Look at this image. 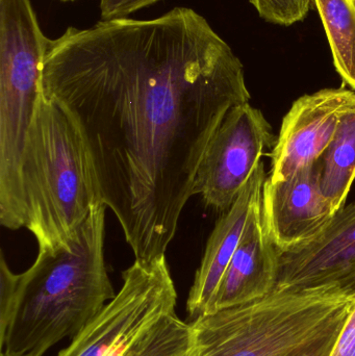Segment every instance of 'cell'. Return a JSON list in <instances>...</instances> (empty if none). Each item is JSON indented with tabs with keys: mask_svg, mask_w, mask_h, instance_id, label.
<instances>
[{
	"mask_svg": "<svg viewBox=\"0 0 355 356\" xmlns=\"http://www.w3.org/2000/svg\"><path fill=\"white\" fill-rule=\"evenodd\" d=\"M277 277L279 252L267 234L261 198L250 213L239 246L206 314L271 294L276 286Z\"/></svg>",
	"mask_w": 355,
	"mask_h": 356,
	"instance_id": "cell-10",
	"label": "cell"
},
{
	"mask_svg": "<svg viewBox=\"0 0 355 356\" xmlns=\"http://www.w3.org/2000/svg\"><path fill=\"white\" fill-rule=\"evenodd\" d=\"M354 305L339 288L273 291L194 320V356H294L341 330Z\"/></svg>",
	"mask_w": 355,
	"mask_h": 356,
	"instance_id": "cell-3",
	"label": "cell"
},
{
	"mask_svg": "<svg viewBox=\"0 0 355 356\" xmlns=\"http://www.w3.org/2000/svg\"><path fill=\"white\" fill-rule=\"evenodd\" d=\"M22 182L25 228L39 248L66 242L101 202L79 127L43 89L25 142Z\"/></svg>",
	"mask_w": 355,
	"mask_h": 356,
	"instance_id": "cell-4",
	"label": "cell"
},
{
	"mask_svg": "<svg viewBox=\"0 0 355 356\" xmlns=\"http://www.w3.org/2000/svg\"><path fill=\"white\" fill-rule=\"evenodd\" d=\"M327 31L333 63L355 91V4L352 0H314Z\"/></svg>",
	"mask_w": 355,
	"mask_h": 356,
	"instance_id": "cell-13",
	"label": "cell"
},
{
	"mask_svg": "<svg viewBox=\"0 0 355 356\" xmlns=\"http://www.w3.org/2000/svg\"><path fill=\"white\" fill-rule=\"evenodd\" d=\"M122 280L115 298L56 356H119L158 319L175 314L177 293L166 255L135 259Z\"/></svg>",
	"mask_w": 355,
	"mask_h": 356,
	"instance_id": "cell-5",
	"label": "cell"
},
{
	"mask_svg": "<svg viewBox=\"0 0 355 356\" xmlns=\"http://www.w3.org/2000/svg\"><path fill=\"white\" fill-rule=\"evenodd\" d=\"M60 1H65V2H67V1H74V0H60Z\"/></svg>",
	"mask_w": 355,
	"mask_h": 356,
	"instance_id": "cell-21",
	"label": "cell"
},
{
	"mask_svg": "<svg viewBox=\"0 0 355 356\" xmlns=\"http://www.w3.org/2000/svg\"><path fill=\"white\" fill-rule=\"evenodd\" d=\"M1 356H6V355H1Z\"/></svg>",
	"mask_w": 355,
	"mask_h": 356,
	"instance_id": "cell-23",
	"label": "cell"
},
{
	"mask_svg": "<svg viewBox=\"0 0 355 356\" xmlns=\"http://www.w3.org/2000/svg\"><path fill=\"white\" fill-rule=\"evenodd\" d=\"M18 274L10 271L3 252L0 257V338L6 334L16 302Z\"/></svg>",
	"mask_w": 355,
	"mask_h": 356,
	"instance_id": "cell-16",
	"label": "cell"
},
{
	"mask_svg": "<svg viewBox=\"0 0 355 356\" xmlns=\"http://www.w3.org/2000/svg\"><path fill=\"white\" fill-rule=\"evenodd\" d=\"M183 356H194V349L191 351V353H188V355H183Z\"/></svg>",
	"mask_w": 355,
	"mask_h": 356,
	"instance_id": "cell-20",
	"label": "cell"
},
{
	"mask_svg": "<svg viewBox=\"0 0 355 356\" xmlns=\"http://www.w3.org/2000/svg\"><path fill=\"white\" fill-rule=\"evenodd\" d=\"M160 0H100V21L118 20Z\"/></svg>",
	"mask_w": 355,
	"mask_h": 356,
	"instance_id": "cell-17",
	"label": "cell"
},
{
	"mask_svg": "<svg viewBox=\"0 0 355 356\" xmlns=\"http://www.w3.org/2000/svg\"><path fill=\"white\" fill-rule=\"evenodd\" d=\"M331 356H355V305L338 337Z\"/></svg>",
	"mask_w": 355,
	"mask_h": 356,
	"instance_id": "cell-18",
	"label": "cell"
},
{
	"mask_svg": "<svg viewBox=\"0 0 355 356\" xmlns=\"http://www.w3.org/2000/svg\"><path fill=\"white\" fill-rule=\"evenodd\" d=\"M341 330L329 334L294 356H331Z\"/></svg>",
	"mask_w": 355,
	"mask_h": 356,
	"instance_id": "cell-19",
	"label": "cell"
},
{
	"mask_svg": "<svg viewBox=\"0 0 355 356\" xmlns=\"http://www.w3.org/2000/svg\"><path fill=\"white\" fill-rule=\"evenodd\" d=\"M266 179L265 165L261 162L237 200L223 213L210 234L188 297V314L194 320L210 311L221 280L239 246L250 213L262 198Z\"/></svg>",
	"mask_w": 355,
	"mask_h": 356,
	"instance_id": "cell-11",
	"label": "cell"
},
{
	"mask_svg": "<svg viewBox=\"0 0 355 356\" xmlns=\"http://www.w3.org/2000/svg\"><path fill=\"white\" fill-rule=\"evenodd\" d=\"M316 166L321 191L338 213L355 179V106L342 117L333 141Z\"/></svg>",
	"mask_w": 355,
	"mask_h": 356,
	"instance_id": "cell-12",
	"label": "cell"
},
{
	"mask_svg": "<svg viewBox=\"0 0 355 356\" xmlns=\"http://www.w3.org/2000/svg\"><path fill=\"white\" fill-rule=\"evenodd\" d=\"M354 106V92L344 88L298 98L283 118L267 178L283 181L316 164L333 141L342 117Z\"/></svg>",
	"mask_w": 355,
	"mask_h": 356,
	"instance_id": "cell-7",
	"label": "cell"
},
{
	"mask_svg": "<svg viewBox=\"0 0 355 356\" xmlns=\"http://www.w3.org/2000/svg\"><path fill=\"white\" fill-rule=\"evenodd\" d=\"M319 288L355 292V203L342 207L327 230L304 248L279 253L274 291Z\"/></svg>",
	"mask_w": 355,
	"mask_h": 356,
	"instance_id": "cell-9",
	"label": "cell"
},
{
	"mask_svg": "<svg viewBox=\"0 0 355 356\" xmlns=\"http://www.w3.org/2000/svg\"><path fill=\"white\" fill-rule=\"evenodd\" d=\"M263 18L269 22L292 25L304 20L311 0H250Z\"/></svg>",
	"mask_w": 355,
	"mask_h": 356,
	"instance_id": "cell-15",
	"label": "cell"
},
{
	"mask_svg": "<svg viewBox=\"0 0 355 356\" xmlns=\"http://www.w3.org/2000/svg\"><path fill=\"white\" fill-rule=\"evenodd\" d=\"M192 350L191 325L169 314L142 332L119 356H183Z\"/></svg>",
	"mask_w": 355,
	"mask_h": 356,
	"instance_id": "cell-14",
	"label": "cell"
},
{
	"mask_svg": "<svg viewBox=\"0 0 355 356\" xmlns=\"http://www.w3.org/2000/svg\"><path fill=\"white\" fill-rule=\"evenodd\" d=\"M106 209L96 203L71 238L39 248L33 266L18 274L1 355L43 356L64 339L79 336L115 298L104 263Z\"/></svg>",
	"mask_w": 355,
	"mask_h": 356,
	"instance_id": "cell-2",
	"label": "cell"
},
{
	"mask_svg": "<svg viewBox=\"0 0 355 356\" xmlns=\"http://www.w3.org/2000/svg\"><path fill=\"white\" fill-rule=\"evenodd\" d=\"M262 209L267 234L279 253L298 250L318 238L337 213L321 191L316 164L283 181L267 178Z\"/></svg>",
	"mask_w": 355,
	"mask_h": 356,
	"instance_id": "cell-8",
	"label": "cell"
},
{
	"mask_svg": "<svg viewBox=\"0 0 355 356\" xmlns=\"http://www.w3.org/2000/svg\"><path fill=\"white\" fill-rule=\"evenodd\" d=\"M274 144L272 127L260 110L249 102L233 106L206 146L192 195H200L206 207L225 213Z\"/></svg>",
	"mask_w": 355,
	"mask_h": 356,
	"instance_id": "cell-6",
	"label": "cell"
},
{
	"mask_svg": "<svg viewBox=\"0 0 355 356\" xmlns=\"http://www.w3.org/2000/svg\"><path fill=\"white\" fill-rule=\"evenodd\" d=\"M352 1H354V3L355 4V0H352Z\"/></svg>",
	"mask_w": 355,
	"mask_h": 356,
	"instance_id": "cell-22",
	"label": "cell"
},
{
	"mask_svg": "<svg viewBox=\"0 0 355 356\" xmlns=\"http://www.w3.org/2000/svg\"><path fill=\"white\" fill-rule=\"evenodd\" d=\"M42 89L79 127L100 200L139 261L166 255L208 142L250 100L231 46L181 6L68 27L51 40Z\"/></svg>",
	"mask_w": 355,
	"mask_h": 356,
	"instance_id": "cell-1",
	"label": "cell"
}]
</instances>
